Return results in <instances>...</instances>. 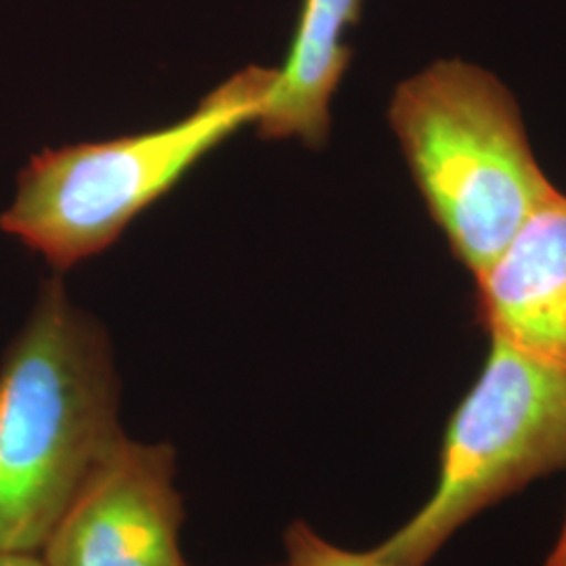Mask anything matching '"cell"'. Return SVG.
Listing matches in <instances>:
<instances>
[{"label": "cell", "mask_w": 566, "mask_h": 566, "mask_svg": "<svg viewBox=\"0 0 566 566\" xmlns=\"http://www.w3.org/2000/svg\"><path fill=\"white\" fill-rule=\"evenodd\" d=\"M124 437L109 336L53 277L0 364V549L41 552Z\"/></svg>", "instance_id": "1"}, {"label": "cell", "mask_w": 566, "mask_h": 566, "mask_svg": "<svg viewBox=\"0 0 566 566\" xmlns=\"http://www.w3.org/2000/svg\"><path fill=\"white\" fill-rule=\"evenodd\" d=\"M388 122L430 217L474 277L558 193L516 99L481 65L430 63L397 86Z\"/></svg>", "instance_id": "2"}, {"label": "cell", "mask_w": 566, "mask_h": 566, "mask_svg": "<svg viewBox=\"0 0 566 566\" xmlns=\"http://www.w3.org/2000/svg\"><path fill=\"white\" fill-rule=\"evenodd\" d=\"M275 78L277 67L250 65L166 128L44 149L21 170L18 196L0 217V229L55 271L102 254L203 156L256 122Z\"/></svg>", "instance_id": "3"}, {"label": "cell", "mask_w": 566, "mask_h": 566, "mask_svg": "<svg viewBox=\"0 0 566 566\" xmlns=\"http://www.w3.org/2000/svg\"><path fill=\"white\" fill-rule=\"evenodd\" d=\"M566 470V369L491 338L485 367L453 411L434 493L374 552L426 566L474 516Z\"/></svg>", "instance_id": "4"}, {"label": "cell", "mask_w": 566, "mask_h": 566, "mask_svg": "<svg viewBox=\"0 0 566 566\" xmlns=\"http://www.w3.org/2000/svg\"><path fill=\"white\" fill-rule=\"evenodd\" d=\"M177 451L128 434L91 474L42 544L46 566H189Z\"/></svg>", "instance_id": "5"}, {"label": "cell", "mask_w": 566, "mask_h": 566, "mask_svg": "<svg viewBox=\"0 0 566 566\" xmlns=\"http://www.w3.org/2000/svg\"><path fill=\"white\" fill-rule=\"evenodd\" d=\"M491 338L566 369V196L542 206L476 277Z\"/></svg>", "instance_id": "6"}, {"label": "cell", "mask_w": 566, "mask_h": 566, "mask_svg": "<svg viewBox=\"0 0 566 566\" xmlns=\"http://www.w3.org/2000/svg\"><path fill=\"white\" fill-rule=\"evenodd\" d=\"M364 2L304 0L290 51L254 122L263 139H298L308 147L327 142L332 97L353 57L346 34L361 20Z\"/></svg>", "instance_id": "7"}, {"label": "cell", "mask_w": 566, "mask_h": 566, "mask_svg": "<svg viewBox=\"0 0 566 566\" xmlns=\"http://www.w3.org/2000/svg\"><path fill=\"white\" fill-rule=\"evenodd\" d=\"M283 544L287 566H397L378 556L374 549L353 552L336 546L304 521H296L285 528Z\"/></svg>", "instance_id": "8"}, {"label": "cell", "mask_w": 566, "mask_h": 566, "mask_svg": "<svg viewBox=\"0 0 566 566\" xmlns=\"http://www.w3.org/2000/svg\"><path fill=\"white\" fill-rule=\"evenodd\" d=\"M0 566H46L39 552L0 549Z\"/></svg>", "instance_id": "9"}, {"label": "cell", "mask_w": 566, "mask_h": 566, "mask_svg": "<svg viewBox=\"0 0 566 566\" xmlns=\"http://www.w3.org/2000/svg\"><path fill=\"white\" fill-rule=\"evenodd\" d=\"M544 566H566V516L565 525L560 528V535H558L556 544L552 547V552H549L546 565Z\"/></svg>", "instance_id": "10"}, {"label": "cell", "mask_w": 566, "mask_h": 566, "mask_svg": "<svg viewBox=\"0 0 566 566\" xmlns=\"http://www.w3.org/2000/svg\"><path fill=\"white\" fill-rule=\"evenodd\" d=\"M280 566H287V565H280Z\"/></svg>", "instance_id": "11"}]
</instances>
